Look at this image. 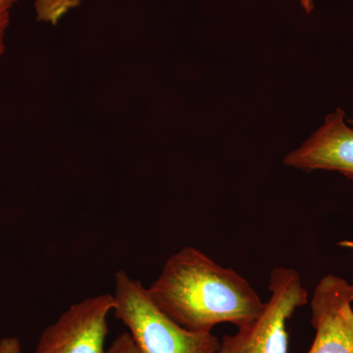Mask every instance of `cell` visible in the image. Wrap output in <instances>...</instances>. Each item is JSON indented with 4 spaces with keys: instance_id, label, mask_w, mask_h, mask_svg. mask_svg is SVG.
<instances>
[{
    "instance_id": "cell-1",
    "label": "cell",
    "mask_w": 353,
    "mask_h": 353,
    "mask_svg": "<svg viewBox=\"0 0 353 353\" xmlns=\"http://www.w3.org/2000/svg\"><path fill=\"white\" fill-rule=\"evenodd\" d=\"M148 292L165 314L194 332H211L222 323L239 328L259 317L265 304L238 272L192 246L169 257Z\"/></svg>"
},
{
    "instance_id": "cell-2",
    "label": "cell",
    "mask_w": 353,
    "mask_h": 353,
    "mask_svg": "<svg viewBox=\"0 0 353 353\" xmlns=\"http://www.w3.org/2000/svg\"><path fill=\"white\" fill-rule=\"evenodd\" d=\"M112 313L129 330L139 353H217L212 332L183 328L158 308L141 282L121 270L115 275Z\"/></svg>"
},
{
    "instance_id": "cell-3",
    "label": "cell",
    "mask_w": 353,
    "mask_h": 353,
    "mask_svg": "<svg viewBox=\"0 0 353 353\" xmlns=\"http://www.w3.org/2000/svg\"><path fill=\"white\" fill-rule=\"evenodd\" d=\"M269 283L271 296L259 317L223 336L217 353H289L287 322L308 303V292L301 275L288 267L274 268Z\"/></svg>"
},
{
    "instance_id": "cell-4",
    "label": "cell",
    "mask_w": 353,
    "mask_h": 353,
    "mask_svg": "<svg viewBox=\"0 0 353 353\" xmlns=\"http://www.w3.org/2000/svg\"><path fill=\"white\" fill-rule=\"evenodd\" d=\"M113 306V294H108L73 304L43 330L34 353H105Z\"/></svg>"
},
{
    "instance_id": "cell-5",
    "label": "cell",
    "mask_w": 353,
    "mask_h": 353,
    "mask_svg": "<svg viewBox=\"0 0 353 353\" xmlns=\"http://www.w3.org/2000/svg\"><path fill=\"white\" fill-rule=\"evenodd\" d=\"M353 297L345 279L328 274L311 299L315 338L308 353H353Z\"/></svg>"
},
{
    "instance_id": "cell-6",
    "label": "cell",
    "mask_w": 353,
    "mask_h": 353,
    "mask_svg": "<svg viewBox=\"0 0 353 353\" xmlns=\"http://www.w3.org/2000/svg\"><path fill=\"white\" fill-rule=\"evenodd\" d=\"M284 164L306 172L336 171L352 180L353 129L345 123V110L327 115L324 124L285 157Z\"/></svg>"
},
{
    "instance_id": "cell-7",
    "label": "cell",
    "mask_w": 353,
    "mask_h": 353,
    "mask_svg": "<svg viewBox=\"0 0 353 353\" xmlns=\"http://www.w3.org/2000/svg\"><path fill=\"white\" fill-rule=\"evenodd\" d=\"M83 0H34L37 19L57 25L72 9L80 6Z\"/></svg>"
},
{
    "instance_id": "cell-8",
    "label": "cell",
    "mask_w": 353,
    "mask_h": 353,
    "mask_svg": "<svg viewBox=\"0 0 353 353\" xmlns=\"http://www.w3.org/2000/svg\"><path fill=\"white\" fill-rule=\"evenodd\" d=\"M17 0H0V58L6 52V36L10 24L11 10Z\"/></svg>"
},
{
    "instance_id": "cell-9",
    "label": "cell",
    "mask_w": 353,
    "mask_h": 353,
    "mask_svg": "<svg viewBox=\"0 0 353 353\" xmlns=\"http://www.w3.org/2000/svg\"><path fill=\"white\" fill-rule=\"evenodd\" d=\"M105 353H139L129 332L118 336Z\"/></svg>"
},
{
    "instance_id": "cell-10",
    "label": "cell",
    "mask_w": 353,
    "mask_h": 353,
    "mask_svg": "<svg viewBox=\"0 0 353 353\" xmlns=\"http://www.w3.org/2000/svg\"><path fill=\"white\" fill-rule=\"evenodd\" d=\"M0 353H22L20 341L17 338H3L0 340Z\"/></svg>"
},
{
    "instance_id": "cell-11",
    "label": "cell",
    "mask_w": 353,
    "mask_h": 353,
    "mask_svg": "<svg viewBox=\"0 0 353 353\" xmlns=\"http://www.w3.org/2000/svg\"><path fill=\"white\" fill-rule=\"evenodd\" d=\"M301 4L306 13H310L314 9V0H301Z\"/></svg>"
},
{
    "instance_id": "cell-12",
    "label": "cell",
    "mask_w": 353,
    "mask_h": 353,
    "mask_svg": "<svg viewBox=\"0 0 353 353\" xmlns=\"http://www.w3.org/2000/svg\"><path fill=\"white\" fill-rule=\"evenodd\" d=\"M340 245L347 246V248H353V243L352 241H343V243H340Z\"/></svg>"
},
{
    "instance_id": "cell-13",
    "label": "cell",
    "mask_w": 353,
    "mask_h": 353,
    "mask_svg": "<svg viewBox=\"0 0 353 353\" xmlns=\"http://www.w3.org/2000/svg\"><path fill=\"white\" fill-rule=\"evenodd\" d=\"M348 124L353 125V119L347 120Z\"/></svg>"
},
{
    "instance_id": "cell-14",
    "label": "cell",
    "mask_w": 353,
    "mask_h": 353,
    "mask_svg": "<svg viewBox=\"0 0 353 353\" xmlns=\"http://www.w3.org/2000/svg\"><path fill=\"white\" fill-rule=\"evenodd\" d=\"M350 287H352V297H353V282H352V284H350Z\"/></svg>"
}]
</instances>
